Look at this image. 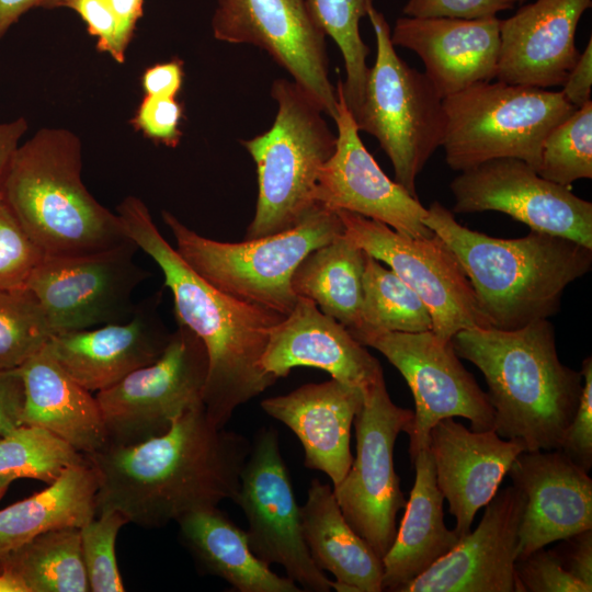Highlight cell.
Instances as JSON below:
<instances>
[{
  "label": "cell",
  "instance_id": "74e56055",
  "mask_svg": "<svg viewBox=\"0 0 592 592\" xmlns=\"http://www.w3.org/2000/svg\"><path fill=\"white\" fill-rule=\"evenodd\" d=\"M52 337L45 314L26 287L0 291V369H14Z\"/></svg>",
  "mask_w": 592,
  "mask_h": 592
},
{
  "label": "cell",
  "instance_id": "4fadbf2b",
  "mask_svg": "<svg viewBox=\"0 0 592 592\" xmlns=\"http://www.w3.org/2000/svg\"><path fill=\"white\" fill-rule=\"evenodd\" d=\"M337 213L344 235L418 294L441 340L451 341L463 329L491 327L460 263L440 236L408 237L358 214Z\"/></svg>",
  "mask_w": 592,
  "mask_h": 592
},
{
  "label": "cell",
  "instance_id": "ab89813d",
  "mask_svg": "<svg viewBox=\"0 0 592 592\" xmlns=\"http://www.w3.org/2000/svg\"><path fill=\"white\" fill-rule=\"evenodd\" d=\"M43 257L0 195V291L25 287Z\"/></svg>",
  "mask_w": 592,
  "mask_h": 592
},
{
  "label": "cell",
  "instance_id": "7bdbcfd3",
  "mask_svg": "<svg viewBox=\"0 0 592 592\" xmlns=\"http://www.w3.org/2000/svg\"><path fill=\"white\" fill-rule=\"evenodd\" d=\"M182 106L175 98L145 95L132 123L146 137L173 148L182 138Z\"/></svg>",
  "mask_w": 592,
  "mask_h": 592
},
{
  "label": "cell",
  "instance_id": "b9f144b4",
  "mask_svg": "<svg viewBox=\"0 0 592 592\" xmlns=\"http://www.w3.org/2000/svg\"><path fill=\"white\" fill-rule=\"evenodd\" d=\"M583 378L579 407L568 425L559 451L589 471L592 467V358L582 362Z\"/></svg>",
  "mask_w": 592,
  "mask_h": 592
},
{
  "label": "cell",
  "instance_id": "7c38bea8",
  "mask_svg": "<svg viewBox=\"0 0 592 592\" xmlns=\"http://www.w3.org/2000/svg\"><path fill=\"white\" fill-rule=\"evenodd\" d=\"M130 239L76 255H44L25 287L37 298L52 335L124 322L136 304L133 294L149 277L138 265Z\"/></svg>",
  "mask_w": 592,
  "mask_h": 592
},
{
  "label": "cell",
  "instance_id": "cb8c5ba5",
  "mask_svg": "<svg viewBox=\"0 0 592 592\" xmlns=\"http://www.w3.org/2000/svg\"><path fill=\"white\" fill-rule=\"evenodd\" d=\"M394 46L414 52L425 76L444 99L475 83L496 79L500 20L453 18L397 19L390 31Z\"/></svg>",
  "mask_w": 592,
  "mask_h": 592
},
{
  "label": "cell",
  "instance_id": "603a6c76",
  "mask_svg": "<svg viewBox=\"0 0 592 592\" xmlns=\"http://www.w3.org/2000/svg\"><path fill=\"white\" fill-rule=\"evenodd\" d=\"M159 295L144 299L124 322L54 334L48 346L64 369L91 392L112 387L157 361L171 332L161 321Z\"/></svg>",
  "mask_w": 592,
  "mask_h": 592
},
{
  "label": "cell",
  "instance_id": "f546056e",
  "mask_svg": "<svg viewBox=\"0 0 592 592\" xmlns=\"http://www.w3.org/2000/svg\"><path fill=\"white\" fill-rule=\"evenodd\" d=\"M179 536L200 570L228 582L238 592H300L288 577L273 572L251 550L246 530L218 506L177 520Z\"/></svg>",
  "mask_w": 592,
  "mask_h": 592
},
{
  "label": "cell",
  "instance_id": "44dd1931",
  "mask_svg": "<svg viewBox=\"0 0 592 592\" xmlns=\"http://www.w3.org/2000/svg\"><path fill=\"white\" fill-rule=\"evenodd\" d=\"M436 485L448 502L459 537L471 531L477 512L496 496L519 454L526 451L520 439H503L493 429L474 431L454 418L430 431Z\"/></svg>",
  "mask_w": 592,
  "mask_h": 592
},
{
  "label": "cell",
  "instance_id": "e0dca14e",
  "mask_svg": "<svg viewBox=\"0 0 592 592\" xmlns=\"http://www.w3.org/2000/svg\"><path fill=\"white\" fill-rule=\"evenodd\" d=\"M453 213L494 210L592 249V203L540 177L525 161L499 158L460 172L449 184Z\"/></svg>",
  "mask_w": 592,
  "mask_h": 592
},
{
  "label": "cell",
  "instance_id": "8d00e7d4",
  "mask_svg": "<svg viewBox=\"0 0 592 592\" xmlns=\"http://www.w3.org/2000/svg\"><path fill=\"white\" fill-rule=\"evenodd\" d=\"M537 173L563 186L592 178V102L576 109L545 138Z\"/></svg>",
  "mask_w": 592,
  "mask_h": 592
},
{
  "label": "cell",
  "instance_id": "bcb514c9",
  "mask_svg": "<svg viewBox=\"0 0 592 592\" xmlns=\"http://www.w3.org/2000/svg\"><path fill=\"white\" fill-rule=\"evenodd\" d=\"M24 384L19 368L0 369V437L21 426Z\"/></svg>",
  "mask_w": 592,
  "mask_h": 592
},
{
  "label": "cell",
  "instance_id": "6da1fadb",
  "mask_svg": "<svg viewBox=\"0 0 592 592\" xmlns=\"http://www.w3.org/2000/svg\"><path fill=\"white\" fill-rule=\"evenodd\" d=\"M251 443L218 428L201 403L163 434L84 455L98 478L96 514L160 528L186 513L234 501Z\"/></svg>",
  "mask_w": 592,
  "mask_h": 592
},
{
  "label": "cell",
  "instance_id": "f35d334b",
  "mask_svg": "<svg viewBox=\"0 0 592 592\" xmlns=\"http://www.w3.org/2000/svg\"><path fill=\"white\" fill-rule=\"evenodd\" d=\"M127 523V519L119 512L104 511L79 528L89 591H125L115 545L119 530Z\"/></svg>",
  "mask_w": 592,
  "mask_h": 592
},
{
  "label": "cell",
  "instance_id": "1f68e13d",
  "mask_svg": "<svg viewBox=\"0 0 592 592\" xmlns=\"http://www.w3.org/2000/svg\"><path fill=\"white\" fill-rule=\"evenodd\" d=\"M365 251L344 232L312 250L296 267L292 287L353 335L361 326Z\"/></svg>",
  "mask_w": 592,
  "mask_h": 592
},
{
  "label": "cell",
  "instance_id": "e575fe53",
  "mask_svg": "<svg viewBox=\"0 0 592 592\" xmlns=\"http://www.w3.org/2000/svg\"><path fill=\"white\" fill-rule=\"evenodd\" d=\"M310 10L326 35L338 45L345 67L343 82L345 103L354 115L364 98L368 72L369 47L360 34V21L367 15L374 0H308Z\"/></svg>",
  "mask_w": 592,
  "mask_h": 592
},
{
  "label": "cell",
  "instance_id": "f907efd6",
  "mask_svg": "<svg viewBox=\"0 0 592 592\" xmlns=\"http://www.w3.org/2000/svg\"><path fill=\"white\" fill-rule=\"evenodd\" d=\"M29 128L24 117L0 123V195L10 163Z\"/></svg>",
  "mask_w": 592,
  "mask_h": 592
},
{
  "label": "cell",
  "instance_id": "836d02e7",
  "mask_svg": "<svg viewBox=\"0 0 592 592\" xmlns=\"http://www.w3.org/2000/svg\"><path fill=\"white\" fill-rule=\"evenodd\" d=\"M433 329L431 314L394 271L365 252L361 326L352 335L365 342L386 332H423Z\"/></svg>",
  "mask_w": 592,
  "mask_h": 592
},
{
  "label": "cell",
  "instance_id": "30bf717a",
  "mask_svg": "<svg viewBox=\"0 0 592 592\" xmlns=\"http://www.w3.org/2000/svg\"><path fill=\"white\" fill-rule=\"evenodd\" d=\"M413 411L392 402L384 376L364 391L353 425L356 455L342 481L332 487L350 526L382 559L397 533V515L407 500L395 470L394 449Z\"/></svg>",
  "mask_w": 592,
  "mask_h": 592
},
{
  "label": "cell",
  "instance_id": "7a4b0ae2",
  "mask_svg": "<svg viewBox=\"0 0 592 592\" xmlns=\"http://www.w3.org/2000/svg\"><path fill=\"white\" fill-rule=\"evenodd\" d=\"M116 214L128 238L160 267L177 322L203 342L208 358L203 405L210 421L225 428L238 407L277 380L264 372L261 358L286 316L239 300L201 277L160 234L139 197L126 196Z\"/></svg>",
  "mask_w": 592,
  "mask_h": 592
},
{
  "label": "cell",
  "instance_id": "d6986e66",
  "mask_svg": "<svg viewBox=\"0 0 592 592\" xmlns=\"http://www.w3.org/2000/svg\"><path fill=\"white\" fill-rule=\"evenodd\" d=\"M524 506L519 488L498 490L476 530L400 592H514Z\"/></svg>",
  "mask_w": 592,
  "mask_h": 592
},
{
  "label": "cell",
  "instance_id": "db71d44e",
  "mask_svg": "<svg viewBox=\"0 0 592 592\" xmlns=\"http://www.w3.org/2000/svg\"><path fill=\"white\" fill-rule=\"evenodd\" d=\"M18 478L12 475H0V499L7 492L9 486Z\"/></svg>",
  "mask_w": 592,
  "mask_h": 592
},
{
  "label": "cell",
  "instance_id": "f5cc1de1",
  "mask_svg": "<svg viewBox=\"0 0 592 592\" xmlns=\"http://www.w3.org/2000/svg\"><path fill=\"white\" fill-rule=\"evenodd\" d=\"M0 592H29L25 584L13 573L0 570Z\"/></svg>",
  "mask_w": 592,
  "mask_h": 592
},
{
  "label": "cell",
  "instance_id": "9f6ffc18",
  "mask_svg": "<svg viewBox=\"0 0 592 592\" xmlns=\"http://www.w3.org/2000/svg\"><path fill=\"white\" fill-rule=\"evenodd\" d=\"M508 1L511 2L512 4H515V3H522L525 0H508Z\"/></svg>",
  "mask_w": 592,
  "mask_h": 592
},
{
  "label": "cell",
  "instance_id": "d4e9b609",
  "mask_svg": "<svg viewBox=\"0 0 592 592\" xmlns=\"http://www.w3.org/2000/svg\"><path fill=\"white\" fill-rule=\"evenodd\" d=\"M261 366L276 379L295 367L319 368L363 392L384 376L378 360L343 325L305 297H298L292 312L273 329Z\"/></svg>",
  "mask_w": 592,
  "mask_h": 592
},
{
  "label": "cell",
  "instance_id": "c3c4849f",
  "mask_svg": "<svg viewBox=\"0 0 592 592\" xmlns=\"http://www.w3.org/2000/svg\"><path fill=\"white\" fill-rule=\"evenodd\" d=\"M183 64L172 59L147 68L141 77L146 95L175 98L183 83Z\"/></svg>",
  "mask_w": 592,
  "mask_h": 592
},
{
  "label": "cell",
  "instance_id": "3957f363",
  "mask_svg": "<svg viewBox=\"0 0 592 592\" xmlns=\"http://www.w3.org/2000/svg\"><path fill=\"white\" fill-rule=\"evenodd\" d=\"M451 342L482 373L493 430L501 437L520 439L530 452L559 448L579 407L583 378L560 362L548 319L514 330L463 329Z\"/></svg>",
  "mask_w": 592,
  "mask_h": 592
},
{
  "label": "cell",
  "instance_id": "5bb4252c",
  "mask_svg": "<svg viewBox=\"0 0 592 592\" xmlns=\"http://www.w3.org/2000/svg\"><path fill=\"white\" fill-rule=\"evenodd\" d=\"M234 502L247 517L249 546L258 558L270 566H282L301 590L329 592L332 589V581L309 555L300 506L274 428L257 432Z\"/></svg>",
  "mask_w": 592,
  "mask_h": 592
},
{
  "label": "cell",
  "instance_id": "9a60e30c",
  "mask_svg": "<svg viewBox=\"0 0 592 592\" xmlns=\"http://www.w3.org/2000/svg\"><path fill=\"white\" fill-rule=\"evenodd\" d=\"M365 346L380 352L406 379L415 409L407 430L411 460L428 447L431 429L446 418L462 417L474 431L493 429L494 410L475 377L464 367L451 341L432 330L386 332Z\"/></svg>",
  "mask_w": 592,
  "mask_h": 592
},
{
  "label": "cell",
  "instance_id": "8fae6325",
  "mask_svg": "<svg viewBox=\"0 0 592 592\" xmlns=\"http://www.w3.org/2000/svg\"><path fill=\"white\" fill-rule=\"evenodd\" d=\"M207 373L203 342L178 323L157 361L95 392L109 445H133L166 433L203 403Z\"/></svg>",
  "mask_w": 592,
  "mask_h": 592
},
{
  "label": "cell",
  "instance_id": "f1b7e54d",
  "mask_svg": "<svg viewBox=\"0 0 592 592\" xmlns=\"http://www.w3.org/2000/svg\"><path fill=\"white\" fill-rule=\"evenodd\" d=\"M300 515L309 555L320 570L334 576L332 589L383 591V560L350 526L330 485L311 480Z\"/></svg>",
  "mask_w": 592,
  "mask_h": 592
},
{
  "label": "cell",
  "instance_id": "4dcf8cb0",
  "mask_svg": "<svg viewBox=\"0 0 592 592\" xmlns=\"http://www.w3.org/2000/svg\"><path fill=\"white\" fill-rule=\"evenodd\" d=\"M98 478L88 459L47 488L0 510V559L50 530L80 528L96 515Z\"/></svg>",
  "mask_w": 592,
  "mask_h": 592
},
{
  "label": "cell",
  "instance_id": "816d5d0a",
  "mask_svg": "<svg viewBox=\"0 0 592 592\" xmlns=\"http://www.w3.org/2000/svg\"><path fill=\"white\" fill-rule=\"evenodd\" d=\"M44 0H0V38L22 15L34 8H41Z\"/></svg>",
  "mask_w": 592,
  "mask_h": 592
},
{
  "label": "cell",
  "instance_id": "484cf974",
  "mask_svg": "<svg viewBox=\"0 0 592 592\" xmlns=\"http://www.w3.org/2000/svg\"><path fill=\"white\" fill-rule=\"evenodd\" d=\"M363 401L360 388L331 378L266 398L261 408L292 430L301 443L304 465L326 474L334 487L353 462L351 429Z\"/></svg>",
  "mask_w": 592,
  "mask_h": 592
},
{
  "label": "cell",
  "instance_id": "83f0119b",
  "mask_svg": "<svg viewBox=\"0 0 592 592\" xmlns=\"http://www.w3.org/2000/svg\"><path fill=\"white\" fill-rule=\"evenodd\" d=\"M415 479L392 545L383 557V591L400 590L425 572L458 543L444 523V497L436 485L432 456L426 448L411 460Z\"/></svg>",
  "mask_w": 592,
  "mask_h": 592
},
{
  "label": "cell",
  "instance_id": "ffe728a7",
  "mask_svg": "<svg viewBox=\"0 0 592 592\" xmlns=\"http://www.w3.org/2000/svg\"><path fill=\"white\" fill-rule=\"evenodd\" d=\"M559 449L524 451L508 475L525 497L517 559L592 528V479Z\"/></svg>",
  "mask_w": 592,
  "mask_h": 592
},
{
  "label": "cell",
  "instance_id": "5b68a950",
  "mask_svg": "<svg viewBox=\"0 0 592 592\" xmlns=\"http://www.w3.org/2000/svg\"><path fill=\"white\" fill-rule=\"evenodd\" d=\"M82 144L70 129L43 127L21 144L1 196L44 255L102 251L129 240L116 213L81 179Z\"/></svg>",
  "mask_w": 592,
  "mask_h": 592
},
{
  "label": "cell",
  "instance_id": "8992f818",
  "mask_svg": "<svg viewBox=\"0 0 592 592\" xmlns=\"http://www.w3.org/2000/svg\"><path fill=\"white\" fill-rule=\"evenodd\" d=\"M272 127L242 140L257 167L258 200L244 240L275 235L300 224L318 205V174L335 150L337 135L320 105L295 81L276 79Z\"/></svg>",
  "mask_w": 592,
  "mask_h": 592
},
{
  "label": "cell",
  "instance_id": "ba28073f",
  "mask_svg": "<svg viewBox=\"0 0 592 592\" xmlns=\"http://www.w3.org/2000/svg\"><path fill=\"white\" fill-rule=\"evenodd\" d=\"M443 109L445 161L459 172L499 158L537 171L545 138L576 110L560 91L498 80L444 98Z\"/></svg>",
  "mask_w": 592,
  "mask_h": 592
},
{
  "label": "cell",
  "instance_id": "d590c367",
  "mask_svg": "<svg viewBox=\"0 0 592 592\" xmlns=\"http://www.w3.org/2000/svg\"><path fill=\"white\" fill-rule=\"evenodd\" d=\"M86 456L49 431L22 424L0 437V475L33 478L47 485Z\"/></svg>",
  "mask_w": 592,
  "mask_h": 592
},
{
  "label": "cell",
  "instance_id": "7402d4cb",
  "mask_svg": "<svg viewBox=\"0 0 592 592\" xmlns=\"http://www.w3.org/2000/svg\"><path fill=\"white\" fill-rule=\"evenodd\" d=\"M592 0H536L500 20L496 79L540 89L562 86L580 53L574 37Z\"/></svg>",
  "mask_w": 592,
  "mask_h": 592
},
{
  "label": "cell",
  "instance_id": "f6af8a7d",
  "mask_svg": "<svg viewBox=\"0 0 592 592\" xmlns=\"http://www.w3.org/2000/svg\"><path fill=\"white\" fill-rule=\"evenodd\" d=\"M513 7L508 0H408L402 13L413 18L475 20L496 16L498 12Z\"/></svg>",
  "mask_w": 592,
  "mask_h": 592
},
{
  "label": "cell",
  "instance_id": "277c9868",
  "mask_svg": "<svg viewBox=\"0 0 592 592\" xmlns=\"http://www.w3.org/2000/svg\"><path fill=\"white\" fill-rule=\"evenodd\" d=\"M423 223L453 251L491 327L514 330L555 316L567 286L592 267V249L531 230L516 239L490 237L460 225L440 202Z\"/></svg>",
  "mask_w": 592,
  "mask_h": 592
},
{
  "label": "cell",
  "instance_id": "7dc6e473",
  "mask_svg": "<svg viewBox=\"0 0 592 592\" xmlns=\"http://www.w3.org/2000/svg\"><path fill=\"white\" fill-rule=\"evenodd\" d=\"M555 550L565 569L577 580L592 589V528L573 534Z\"/></svg>",
  "mask_w": 592,
  "mask_h": 592
},
{
  "label": "cell",
  "instance_id": "ac0fdd59",
  "mask_svg": "<svg viewBox=\"0 0 592 592\" xmlns=\"http://www.w3.org/2000/svg\"><path fill=\"white\" fill-rule=\"evenodd\" d=\"M338 96L337 145L319 171L314 198L333 210H348L380 221L395 231L414 238L434 232L424 223L426 208L418 197L390 180L365 148L343 95Z\"/></svg>",
  "mask_w": 592,
  "mask_h": 592
},
{
  "label": "cell",
  "instance_id": "11a10c76",
  "mask_svg": "<svg viewBox=\"0 0 592 592\" xmlns=\"http://www.w3.org/2000/svg\"><path fill=\"white\" fill-rule=\"evenodd\" d=\"M65 0H44L41 8L55 9L61 8Z\"/></svg>",
  "mask_w": 592,
  "mask_h": 592
},
{
  "label": "cell",
  "instance_id": "9c48e42d",
  "mask_svg": "<svg viewBox=\"0 0 592 592\" xmlns=\"http://www.w3.org/2000/svg\"><path fill=\"white\" fill-rule=\"evenodd\" d=\"M367 16L375 33L376 58L353 118L360 132L378 140L392 164L395 181L418 197L415 179L442 147L443 98L424 72L399 57L385 16L374 5Z\"/></svg>",
  "mask_w": 592,
  "mask_h": 592
},
{
  "label": "cell",
  "instance_id": "681fc988",
  "mask_svg": "<svg viewBox=\"0 0 592 592\" xmlns=\"http://www.w3.org/2000/svg\"><path fill=\"white\" fill-rule=\"evenodd\" d=\"M592 88V39L580 54L562 84L560 91L565 99L576 109L591 101Z\"/></svg>",
  "mask_w": 592,
  "mask_h": 592
},
{
  "label": "cell",
  "instance_id": "d6a6232c",
  "mask_svg": "<svg viewBox=\"0 0 592 592\" xmlns=\"http://www.w3.org/2000/svg\"><path fill=\"white\" fill-rule=\"evenodd\" d=\"M29 592H88L78 527L42 533L0 559Z\"/></svg>",
  "mask_w": 592,
  "mask_h": 592
},
{
  "label": "cell",
  "instance_id": "2e32d148",
  "mask_svg": "<svg viewBox=\"0 0 592 592\" xmlns=\"http://www.w3.org/2000/svg\"><path fill=\"white\" fill-rule=\"evenodd\" d=\"M212 31L217 41L265 50L334 121L338 96L329 78L327 35L308 0H217Z\"/></svg>",
  "mask_w": 592,
  "mask_h": 592
},
{
  "label": "cell",
  "instance_id": "ee69618b",
  "mask_svg": "<svg viewBox=\"0 0 592 592\" xmlns=\"http://www.w3.org/2000/svg\"><path fill=\"white\" fill-rule=\"evenodd\" d=\"M61 8L77 12L86 22L91 35L98 38V48L116 62H124L126 48L121 39L117 14L109 0H65Z\"/></svg>",
  "mask_w": 592,
  "mask_h": 592
},
{
  "label": "cell",
  "instance_id": "60d3db41",
  "mask_svg": "<svg viewBox=\"0 0 592 592\" xmlns=\"http://www.w3.org/2000/svg\"><path fill=\"white\" fill-rule=\"evenodd\" d=\"M514 592H591L572 577L555 549H537L516 559Z\"/></svg>",
  "mask_w": 592,
  "mask_h": 592
},
{
  "label": "cell",
  "instance_id": "52a82bcc",
  "mask_svg": "<svg viewBox=\"0 0 592 592\" xmlns=\"http://www.w3.org/2000/svg\"><path fill=\"white\" fill-rule=\"evenodd\" d=\"M161 217L174 237V249L201 277L239 300L283 316L298 300L292 287L296 267L312 250L344 232L337 210L319 203L297 226L242 242L203 237L168 210Z\"/></svg>",
  "mask_w": 592,
  "mask_h": 592
},
{
  "label": "cell",
  "instance_id": "4316f807",
  "mask_svg": "<svg viewBox=\"0 0 592 592\" xmlns=\"http://www.w3.org/2000/svg\"><path fill=\"white\" fill-rule=\"evenodd\" d=\"M19 371L24 384L23 424L49 431L83 455L109 446L95 395L64 369L48 342Z\"/></svg>",
  "mask_w": 592,
  "mask_h": 592
}]
</instances>
